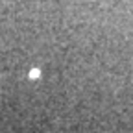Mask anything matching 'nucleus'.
<instances>
[{"label":"nucleus","mask_w":133,"mask_h":133,"mask_svg":"<svg viewBox=\"0 0 133 133\" xmlns=\"http://www.w3.org/2000/svg\"><path fill=\"white\" fill-rule=\"evenodd\" d=\"M39 76H41V70H39V69H33V70L30 72V78H39Z\"/></svg>","instance_id":"obj_1"}]
</instances>
